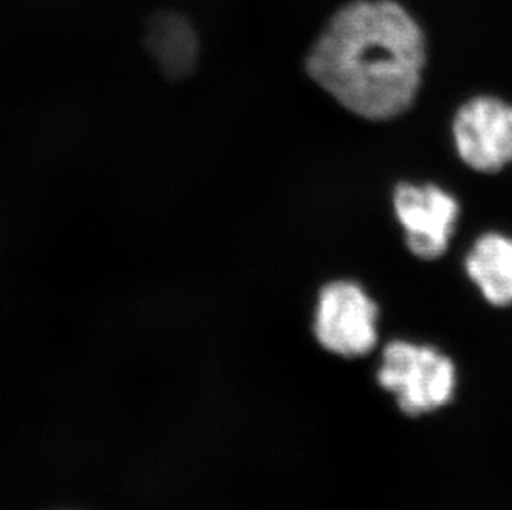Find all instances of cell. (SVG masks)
Here are the masks:
<instances>
[{"instance_id": "1", "label": "cell", "mask_w": 512, "mask_h": 510, "mask_svg": "<svg viewBox=\"0 0 512 510\" xmlns=\"http://www.w3.org/2000/svg\"><path fill=\"white\" fill-rule=\"evenodd\" d=\"M428 60L425 30L397 0H350L305 58L309 77L352 115L395 120L415 105Z\"/></svg>"}, {"instance_id": "2", "label": "cell", "mask_w": 512, "mask_h": 510, "mask_svg": "<svg viewBox=\"0 0 512 510\" xmlns=\"http://www.w3.org/2000/svg\"><path fill=\"white\" fill-rule=\"evenodd\" d=\"M378 385L410 416L433 413L453 400L456 366L433 345L393 340L383 348Z\"/></svg>"}, {"instance_id": "3", "label": "cell", "mask_w": 512, "mask_h": 510, "mask_svg": "<svg viewBox=\"0 0 512 510\" xmlns=\"http://www.w3.org/2000/svg\"><path fill=\"white\" fill-rule=\"evenodd\" d=\"M378 317L380 308L362 285L330 280L317 297L314 335L320 347L337 357H365L377 347Z\"/></svg>"}, {"instance_id": "4", "label": "cell", "mask_w": 512, "mask_h": 510, "mask_svg": "<svg viewBox=\"0 0 512 510\" xmlns=\"http://www.w3.org/2000/svg\"><path fill=\"white\" fill-rule=\"evenodd\" d=\"M392 206L411 255L431 262L448 252L461 214L450 191L435 183L403 181L393 188Z\"/></svg>"}, {"instance_id": "5", "label": "cell", "mask_w": 512, "mask_h": 510, "mask_svg": "<svg viewBox=\"0 0 512 510\" xmlns=\"http://www.w3.org/2000/svg\"><path fill=\"white\" fill-rule=\"evenodd\" d=\"M451 136L461 163L476 173L496 174L512 164V103L476 95L459 106Z\"/></svg>"}, {"instance_id": "6", "label": "cell", "mask_w": 512, "mask_h": 510, "mask_svg": "<svg viewBox=\"0 0 512 510\" xmlns=\"http://www.w3.org/2000/svg\"><path fill=\"white\" fill-rule=\"evenodd\" d=\"M464 272L489 305L512 307V236L481 234L464 257Z\"/></svg>"}, {"instance_id": "7", "label": "cell", "mask_w": 512, "mask_h": 510, "mask_svg": "<svg viewBox=\"0 0 512 510\" xmlns=\"http://www.w3.org/2000/svg\"><path fill=\"white\" fill-rule=\"evenodd\" d=\"M145 42L161 72L170 80H183L198 65V35L183 15L156 14L148 24Z\"/></svg>"}]
</instances>
